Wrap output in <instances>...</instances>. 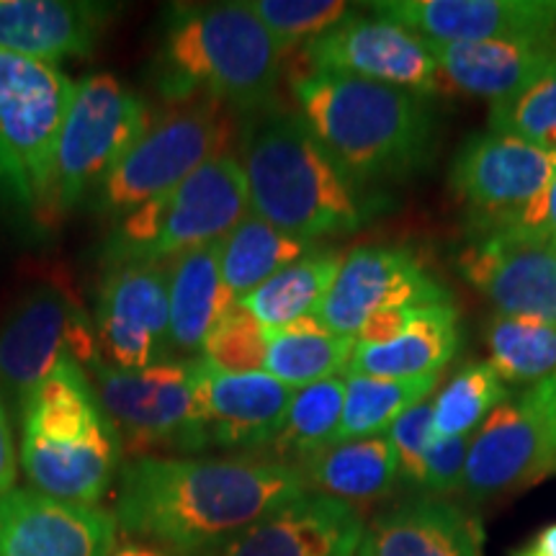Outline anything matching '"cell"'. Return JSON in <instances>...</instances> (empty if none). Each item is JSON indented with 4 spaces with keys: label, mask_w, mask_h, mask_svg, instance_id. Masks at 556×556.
I'll list each match as a JSON object with an SVG mask.
<instances>
[{
    "label": "cell",
    "mask_w": 556,
    "mask_h": 556,
    "mask_svg": "<svg viewBox=\"0 0 556 556\" xmlns=\"http://www.w3.org/2000/svg\"><path fill=\"white\" fill-rule=\"evenodd\" d=\"M513 556H556V523L541 528L536 536Z\"/></svg>",
    "instance_id": "cell-43"
},
{
    "label": "cell",
    "mask_w": 556,
    "mask_h": 556,
    "mask_svg": "<svg viewBox=\"0 0 556 556\" xmlns=\"http://www.w3.org/2000/svg\"><path fill=\"white\" fill-rule=\"evenodd\" d=\"M21 467L34 490L62 503L96 507L119 477L122 438L114 426L75 441L24 435Z\"/></svg>",
    "instance_id": "cell-23"
},
{
    "label": "cell",
    "mask_w": 556,
    "mask_h": 556,
    "mask_svg": "<svg viewBox=\"0 0 556 556\" xmlns=\"http://www.w3.org/2000/svg\"><path fill=\"white\" fill-rule=\"evenodd\" d=\"M291 73L351 75L413 90L426 99L448 88L426 39L377 13L358 11L304 45Z\"/></svg>",
    "instance_id": "cell-10"
},
{
    "label": "cell",
    "mask_w": 556,
    "mask_h": 556,
    "mask_svg": "<svg viewBox=\"0 0 556 556\" xmlns=\"http://www.w3.org/2000/svg\"><path fill=\"white\" fill-rule=\"evenodd\" d=\"M556 152L526 139L479 131L462 144L451 165V189L467 206L475 232L503 227L546 189Z\"/></svg>",
    "instance_id": "cell-12"
},
{
    "label": "cell",
    "mask_w": 556,
    "mask_h": 556,
    "mask_svg": "<svg viewBox=\"0 0 556 556\" xmlns=\"http://www.w3.org/2000/svg\"><path fill=\"white\" fill-rule=\"evenodd\" d=\"M144 99L114 75H88L75 86L58 144L50 214L73 208L150 129Z\"/></svg>",
    "instance_id": "cell-7"
},
{
    "label": "cell",
    "mask_w": 556,
    "mask_h": 556,
    "mask_svg": "<svg viewBox=\"0 0 556 556\" xmlns=\"http://www.w3.org/2000/svg\"><path fill=\"white\" fill-rule=\"evenodd\" d=\"M0 186H3V189H9V191L16 193L18 201H24V204H29V201H26L24 184H21L18 170H16V165H13L9 150H5L3 139H0Z\"/></svg>",
    "instance_id": "cell-44"
},
{
    "label": "cell",
    "mask_w": 556,
    "mask_h": 556,
    "mask_svg": "<svg viewBox=\"0 0 556 556\" xmlns=\"http://www.w3.org/2000/svg\"><path fill=\"white\" fill-rule=\"evenodd\" d=\"M490 366L518 387H536L556 374V323L533 317H490L484 328Z\"/></svg>",
    "instance_id": "cell-32"
},
{
    "label": "cell",
    "mask_w": 556,
    "mask_h": 556,
    "mask_svg": "<svg viewBox=\"0 0 556 556\" xmlns=\"http://www.w3.org/2000/svg\"><path fill=\"white\" fill-rule=\"evenodd\" d=\"M227 109L208 96L178 101L165 119L150 124L135 148L103 178L101 204L127 214L176 189L208 160L227 155L232 139V116Z\"/></svg>",
    "instance_id": "cell-6"
},
{
    "label": "cell",
    "mask_w": 556,
    "mask_h": 556,
    "mask_svg": "<svg viewBox=\"0 0 556 556\" xmlns=\"http://www.w3.org/2000/svg\"><path fill=\"white\" fill-rule=\"evenodd\" d=\"M86 368L103 413L131 451L163 446L178 451L206 448L193 384V361H157L148 368L122 371L96 358Z\"/></svg>",
    "instance_id": "cell-9"
},
{
    "label": "cell",
    "mask_w": 556,
    "mask_h": 556,
    "mask_svg": "<svg viewBox=\"0 0 556 556\" xmlns=\"http://www.w3.org/2000/svg\"><path fill=\"white\" fill-rule=\"evenodd\" d=\"M168 299L170 345L178 351H201L214 325L238 304L222 281L219 242L170 261Z\"/></svg>",
    "instance_id": "cell-27"
},
{
    "label": "cell",
    "mask_w": 556,
    "mask_h": 556,
    "mask_svg": "<svg viewBox=\"0 0 556 556\" xmlns=\"http://www.w3.org/2000/svg\"><path fill=\"white\" fill-rule=\"evenodd\" d=\"M109 556H184V554L173 552V548H165L160 544H152V541L124 536V541L116 539V544L111 548Z\"/></svg>",
    "instance_id": "cell-42"
},
{
    "label": "cell",
    "mask_w": 556,
    "mask_h": 556,
    "mask_svg": "<svg viewBox=\"0 0 556 556\" xmlns=\"http://www.w3.org/2000/svg\"><path fill=\"white\" fill-rule=\"evenodd\" d=\"M304 495L281 462L135 456L119 469L114 520L124 536L201 556Z\"/></svg>",
    "instance_id": "cell-1"
},
{
    "label": "cell",
    "mask_w": 556,
    "mask_h": 556,
    "mask_svg": "<svg viewBox=\"0 0 556 556\" xmlns=\"http://www.w3.org/2000/svg\"><path fill=\"white\" fill-rule=\"evenodd\" d=\"M73 96L75 83L58 67L0 47V139L16 165L26 201L47 214Z\"/></svg>",
    "instance_id": "cell-8"
},
{
    "label": "cell",
    "mask_w": 556,
    "mask_h": 556,
    "mask_svg": "<svg viewBox=\"0 0 556 556\" xmlns=\"http://www.w3.org/2000/svg\"><path fill=\"white\" fill-rule=\"evenodd\" d=\"M93 325L101 364L122 371L157 364L160 345L170 330L168 274L163 266L129 263L111 268Z\"/></svg>",
    "instance_id": "cell-16"
},
{
    "label": "cell",
    "mask_w": 556,
    "mask_h": 556,
    "mask_svg": "<svg viewBox=\"0 0 556 556\" xmlns=\"http://www.w3.org/2000/svg\"><path fill=\"white\" fill-rule=\"evenodd\" d=\"M242 170L250 214L291 238H336L364 222L358 189L291 111H255L242 137Z\"/></svg>",
    "instance_id": "cell-3"
},
{
    "label": "cell",
    "mask_w": 556,
    "mask_h": 556,
    "mask_svg": "<svg viewBox=\"0 0 556 556\" xmlns=\"http://www.w3.org/2000/svg\"><path fill=\"white\" fill-rule=\"evenodd\" d=\"M458 348L454 304L415 307L405 330L384 343H356L345 374L374 379H420L441 374ZM343 374V377H345Z\"/></svg>",
    "instance_id": "cell-25"
},
{
    "label": "cell",
    "mask_w": 556,
    "mask_h": 556,
    "mask_svg": "<svg viewBox=\"0 0 556 556\" xmlns=\"http://www.w3.org/2000/svg\"><path fill=\"white\" fill-rule=\"evenodd\" d=\"M16 448H13V433L9 426V415H5L3 402H0V500H3L16 484Z\"/></svg>",
    "instance_id": "cell-41"
},
{
    "label": "cell",
    "mask_w": 556,
    "mask_h": 556,
    "mask_svg": "<svg viewBox=\"0 0 556 556\" xmlns=\"http://www.w3.org/2000/svg\"><path fill=\"white\" fill-rule=\"evenodd\" d=\"M441 374L420 379H374L345 374V402L332 443L387 433L405 409L420 405L435 392Z\"/></svg>",
    "instance_id": "cell-31"
},
{
    "label": "cell",
    "mask_w": 556,
    "mask_h": 556,
    "mask_svg": "<svg viewBox=\"0 0 556 556\" xmlns=\"http://www.w3.org/2000/svg\"><path fill=\"white\" fill-rule=\"evenodd\" d=\"M65 358L80 366L99 358L96 325L65 291H34L0 330V377L24 405Z\"/></svg>",
    "instance_id": "cell-14"
},
{
    "label": "cell",
    "mask_w": 556,
    "mask_h": 556,
    "mask_svg": "<svg viewBox=\"0 0 556 556\" xmlns=\"http://www.w3.org/2000/svg\"><path fill=\"white\" fill-rule=\"evenodd\" d=\"M430 304H451V294L409 250L364 245L340 263L315 317L336 336L356 340L361 328L381 309Z\"/></svg>",
    "instance_id": "cell-13"
},
{
    "label": "cell",
    "mask_w": 556,
    "mask_h": 556,
    "mask_svg": "<svg viewBox=\"0 0 556 556\" xmlns=\"http://www.w3.org/2000/svg\"><path fill=\"white\" fill-rule=\"evenodd\" d=\"M291 93L312 137L351 184H397L430 160L435 137L426 96L332 73H291Z\"/></svg>",
    "instance_id": "cell-2"
},
{
    "label": "cell",
    "mask_w": 556,
    "mask_h": 556,
    "mask_svg": "<svg viewBox=\"0 0 556 556\" xmlns=\"http://www.w3.org/2000/svg\"><path fill=\"white\" fill-rule=\"evenodd\" d=\"M510 397L490 364H469L433 402V438L475 435L497 405Z\"/></svg>",
    "instance_id": "cell-34"
},
{
    "label": "cell",
    "mask_w": 556,
    "mask_h": 556,
    "mask_svg": "<svg viewBox=\"0 0 556 556\" xmlns=\"http://www.w3.org/2000/svg\"><path fill=\"white\" fill-rule=\"evenodd\" d=\"M199 420L206 446L217 448H266L287 422L291 389L266 371L227 374L193 361Z\"/></svg>",
    "instance_id": "cell-17"
},
{
    "label": "cell",
    "mask_w": 556,
    "mask_h": 556,
    "mask_svg": "<svg viewBox=\"0 0 556 556\" xmlns=\"http://www.w3.org/2000/svg\"><path fill=\"white\" fill-rule=\"evenodd\" d=\"M371 13L441 45L556 34V0H384Z\"/></svg>",
    "instance_id": "cell-18"
},
{
    "label": "cell",
    "mask_w": 556,
    "mask_h": 556,
    "mask_svg": "<svg viewBox=\"0 0 556 556\" xmlns=\"http://www.w3.org/2000/svg\"><path fill=\"white\" fill-rule=\"evenodd\" d=\"M387 435L394 451H397L400 484L417 492L422 479V464H426V454L430 443H433V402L426 400L420 405L405 409L389 426Z\"/></svg>",
    "instance_id": "cell-38"
},
{
    "label": "cell",
    "mask_w": 556,
    "mask_h": 556,
    "mask_svg": "<svg viewBox=\"0 0 556 556\" xmlns=\"http://www.w3.org/2000/svg\"><path fill=\"white\" fill-rule=\"evenodd\" d=\"M266 351V328L240 304H235L206 336L204 345H201V358L219 371L253 374L263 371Z\"/></svg>",
    "instance_id": "cell-36"
},
{
    "label": "cell",
    "mask_w": 556,
    "mask_h": 556,
    "mask_svg": "<svg viewBox=\"0 0 556 556\" xmlns=\"http://www.w3.org/2000/svg\"><path fill=\"white\" fill-rule=\"evenodd\" d=\"M119 539L114 513L13 490L0 500V556H109Z\"/></svg>",
    "instance_id": "cell-19"
},
{
    "label": "cell",
    "mask_w": 556,
    "mask_h": 556,
    "mask_svg": "<svg viewBox=\"0 0 556 556\" xmlns=\"http://www.w3.org/2000/svg\"><path fill=\"white\" fill-rule=\"evenodd\" d=\"M456 266L497 315L556 323V245L516 229L475 232Z\"/></svg>",
    "instance_id": "cell-15"
},
{
    "label": "cell",
    "mask_w": 556,
    "mask_h": 556,
    "mask_svg": "<svg viewBox=\"0 0 556 556\" xmlns=\"http://www.w3.org/2000/svg\"><path fill=\"white\" fill-rule=\"evenodd\" d=\"M250 214L248 180L235 155L201 165L176 189L160 193L122 217L103 250L114 266H160L191 250L217 245Z\"/></svg>",
    "instance_id": "cell-5"
},
{
    "label": "cell",
    "mask_w": 556,
    "mask_h": 556,
    "mask_svg": "<svg viewBox=\"0 0 556 556\" xmlns=\"http://www.w3.org/2000/svg\"><path fill=\"white\" fill-rule=\"evenodd\" d=\"M358 507L307 492L201 556H356Z\"/></svg>",
    "instance_id": "cell-20"
},
{
    "label": "cell",
    "mask_w": 556,
    "mask_h": 556,
    "mask_svg": "<svg viewBox=\"0 0 556 556\" xmlns=\"http://www.w3.org/2000/svg\"><path fill=\"white\" fill-rule=\"evenodd\" d=\"M356 556H482V528L464 507L413 495L364 528Z\"/></svg>",
    "instance_id": "cell-22"
},
{
    "label": "cell",
    "mask_w": 556,
    "mask_h": 556,
    "mask_svg": "<svg viewBox=\"0 0 556 556\" xmlns=\"http://www.w3.org/2000/svg\"><path fill=\"white\" fill-rule=\"evenodd\" d=\"M495 229H516L528 238L544 240L548 245H556V173L548 180V186L528 204L518 217H513L507 225Z\"/></svg>",
    "instance_id": "cell-40"
},
{
    "label": "cell",
    "mask_w": 556,
    "mask_h": 556,
    "mask_svg": "<svg viewBox=\"0 0 556 556\" xmlns=\"http://www.w3.org/2000/svg\"><path fill=\"white\" fill-rule=\"evenodd\" d=\"M469 443L471 435L433 438L426 454V464H422V479L420 486H417V495L443 497L462 490Z\"/></svg>",
    "instance_id": "cell-39"
},
{
    "label": "cell",
    "mask_w": 556,
    "mask_h": 556,
    "mask_svg": "<svg viewBox=\"0 0 556 556\" xmlns=\"http://www.w3.org/2000/svg\"><path fill=\"white\" fill-rule=\"evenodd\" d=\"M248 5L287 52L309 45L351 13L343 0H253Z\"/></svg>",
    "instance_id": "cell-37"
},
{
    "label": "cell",
    "mask_w": 556,
    "mask_h": 556,
    "mask_svg": "<svg viewBox=\"0 0 556 556\" xmlns=\"http://www.w3.org/2000/svg\"><path fill=\"white\" fill-rule=\"evenodd\" d=\"M106 9L75 0H0V47L47 62L88 58Z\"/></svg>",
    "instance_id": "cell-24"
},
{
    "label": "cell",
    "mask_w": 556,
    "mask_h": 556,
    "mask_svg": "<svg viewBox=\"0 0 556 556\" xmlns=\"http://www.w3.org/2000/svg\"><path fill=\"white\" fill-rule=\"evenodd\" d=\"M548 397H552V407H554V417H556V374L548 379Z\"/></svg>",
    "instance_id": "cell-45"
},
{
    "label": "cell",
    "mask_w": 556,
    "mask_h": 556,
    "mask_svg": "<svg viewBox=\"0 0 556 556\" xmlns=\"http://www.w3.org/2000/svg\"><path fill=\"white\" fill-rule=\"evenodd\" d=\"M268 351L263 371L291 389L345 374L356 340L330 332L317 317H304L283 328L266 330Z\"/></svg>",
    "instance_id": "cell-28"
},
{
    "label": "cell",
    "mask_w": 556,
    "mask_h": 556,
    "mask_svg": "<svg viewBox=\"0 0 556 556\" xmlns=\"http://www.w3.org/2000/svg\"><path fill=\"white\" fill-rule=\"evenodd\" d=\"M296 469L307 492L353 507L384 500L400 484L397 451L387 433L328 443Z\"/></svg>",
    "instance_id": "cell-26"
},
{
    "label": "cell",
    "mask_w": 556,
    "mask_h": 556,
    "mask_svg": "<svg viewBox=\"0 0 556 556\" xmlns=\"http://www.w3.org/2000/svg\"><path fill=\"white\" fill-rule=\"evenodd\" d=\"M340 263L343 258L336 250H312L302 261L278 270L266 283L242 296L238 304L266 330L315 317L330 283L336 281Z\"/></svg>",
    "instance_id": "cell-29"
},
{
    "label": "cell",
    "mask_w": 556,
    "mask_h": 556,
    "mask_svg": "<svg viewBox=\"0 0 556 556\" xmlns=\"http://www.w3.org/2000/svg\"><path fill=\"white\" fill-rule=\"evenodd\" d=\"M345 402V377H332L304 389H296L287 422L270 451L287 467H299L304 458L332 443L338 433Z\"/></svg>",
    "instance_id": "cell-33"
},
{
    "label": "cell",
    "mask_w": 556,
    "mask_h": 556,
    "mask_svg": "<svg viewBox=\"0 0 556 556\" xmlns=\"http://www.w3.org/2000/svg\"><path fill=\"white\" fill-rule=\"evenodd\" d=\"M287 54L248 3L184 5L165 31L160 93L173 103L208 96L240 111H263L274 101Z\"/></svg>",
    "instance_id": "cell-4"
},
{
    "label": "cell",
    "mask_w": 556,
    "mask_h": 556,
    "mask_svg": "<svg viewBox=\"0 0 556 556\" xmlns=\"http://www.w3.org/2000/svg\"><path fill=\"white\" fill-rule=\"evenodd\" d=\"M448 88L464 90L492 103L510 99L556 67L554 37L462 41H428Z\"/></svg>",
    "instance_id": "cell-21"
},
{
    "label": "cell",
    "mask_w": 556,
    "mask_h": 556,
    "mask_svg": "<svg viewBox=\"0 0 556 556\" xmlns=\"http://www.w3.org/2000/svg\"><path fill=\"white\" fill-rule=\"evenodd\" d=\"M312 253V242L291 238L268 222L248 214L225 240L219 242L222 281L235 302L248 296L270 276Z\"/></svg>",
    "instance_id": "cell-30"
},
{
    "label": "cell",
    "mask_w": 556,
    "mask_h": 556,
    "mask_svg": "<svg viewBox=\"0 0 556 556\" xmlns=\"http://www.w3.org/2000/svg\"><path fill=\"white\" fill-rule=\"evenodd\" d=\"M556 469V417L548 379L510 394L471 435L462 492L469 500L495 497Z\"/></svg>",
    "instance_id": "cell-11"
},
{
    "label": "cell",
    "mask_w": 556,
    "mask_h": 556,
    "mask_svg": "<svg viewBox=\"0 0 556 556\" xmlns=\"http://www.w3.org/2000/svg\"><path fill=\"white\" fill-rule=\"evenodd\" d=\"M490 129L556 152V67L490 109Z\"/></svg>",
    "instance_id": "cell-35"
}]
</instances>
